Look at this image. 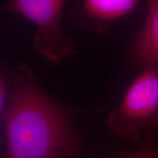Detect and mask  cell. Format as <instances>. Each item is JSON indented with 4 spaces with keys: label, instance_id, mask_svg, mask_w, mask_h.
I'll use <instances>...</instances> for the list:
<instances>
[{
    "label": "cell",
    "instance_id": "6da1fadb",
    "mask_svg": "<svg viewBox=\"0 0 158 158\" xmlns=\"http://www.w3.org/2000/svg\"><path fill=\"white\" fill-rule=\"evenodd\" d=\"M7 152L5 158H60L77 149L65 113L30 75L15 82L4 110Z\"/></svg>",
    "mask_w": 158,
    "mask_h": 158
},
{
    "label": "cell",
    "instance_id": "7a4b0ae2",
    "mask_svg": "<svg viewBox=\"0 0 158 158\" xmlns=\"http://www.w3.org/2000/svg\"><path fill=\"white\" fill-rule=\"evenodd\" d=\"M113 135L137 141L143 132L158 130V64L145 67L108 117Z\"/></svg>",
    "mask_w": 158,
    "mask_h": 158
},
{
    "label": "cell",
    "instance_id": "3957f363",
    "mask_svg": "<svg viewBox=\"0 0 158 158\" xmlns=\"http://www.w3.org/2000/svg\"><path fill=\"white\" fill-rule=\"evenodd\" d=\"M66 0H10L8 11L20 14L36 27L34 45L49 62L58 63L75 52L70 37L63 33L61 15Z\"/></svg>",
    "mask_w": 158,
    "mask_h": 158
},
{
    "label": "cell",
    "instance_id": "277c9868",
    "mask_svg": "<svg viewBox=\"0 0 158 158\" xmlns=\"http://www.w3.org/2000/svg\"><path fill=\"white\" fill-rule=\"evenodd\" d=\"M148 15L134 46L135 61L142 67L158 64V0H147Z\"/></svg>",
    "mask_w": 158,
    "mask_h": 158
},
{
    "label": "cell",
    "instance_id": "5b68a950",
    "mask_svg": "<svg viewBox=\"0 0 158 158\" xmlns=\"http://www.w3.org/2000/svg\"><path fill=\"white\" fill-rule=\"evenodd\" d=\"M140 0H85L83 11L88 19L97 24L109 22L133 11Z\"/></svg>",
    "mask_w": 158,
    "mask_h": 158
},
{
    "label": "cell",
    "instance_id": "8992f818",
    "mask_svg": "<svg viewBox=\"0 0 158 158\" xmlns=\"http://www.w3.org/2000/svg\"><path fill=\"white\" fill-rule=\"evenodd\" d=\"M116 158H158V145L151 138L148 137L145 142L135 151Z\"/></svg>",
    "mask_w": 158,
    "mask_h": 158
},
{
    "label": "cell",
    "instance_id": "52a82bcc",
    "mask_svg": "<svg viewBox=\"0 0 158 158\" xmlns=\"http://www.w3.org/2000/svg\"><path fill=\"white\" fill-rule=\"evenodd\" d=\"M6 98V84L0 75V117L4 113L5 110V103Z\"/></svg>",
    "mask_w": 158,
    "mask_h": 158
}]
</instances>
